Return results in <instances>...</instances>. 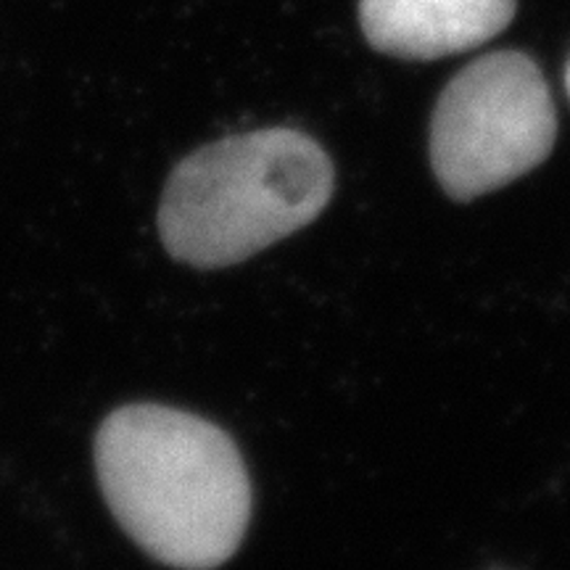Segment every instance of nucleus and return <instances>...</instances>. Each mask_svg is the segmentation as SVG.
I'll return each mask as SVG.
<instances>
[{
    "label": "nucleus",
    "instance_id": "obj_1",
    "mask_svg": "<svg viewBox=\"0 0 570 570\" xmlns=\"http://www.w3.org/2000/svg\"><path fill=\"white\" fill-rule=\"evenodd\" d=\"M96 473L111 515L154 560L212 570L252 520V481L223 428L161 404L114 410L96 433Z\"/></svg>",
    "mask_w": 570,
    "mask_h": 570
},
{
    "label": "nucleus",
    "instance_id": "obj_2",
    "mask_svg": "<svg viewBox=\"0 0 570 570\" xmlns=\"http://www.w3.org/2000/svg\"><path fill=\"white\" fill-rule=\"evenodd\" d=\"M336 173L309 135L269 127L185 156L169 175L159 235L169 256L198 269L230 267L317 219Z\"/></svg>",
    "mask_w": 570,
    "mask_h": 570
},
{
    "label": "nucleus",
    "instance_id": "obj_3",
    "mask_svg": "<svg viewBox=\"0 0 570 570\" xmlns=\"http://www.w3.org/2000/svg\"><path fill=\"white\" fill-rule=\"evenodd\" d=\"M558 114L537 61L520 51L481 56L446 85L431 119V164L441 188L473 202L552 154Z\"/></svg>",
    "mask_w": 570,
    "mask_h": 570
},
{
    "label": "nucleus",
    "instance_id": "obj_4",
    "mask_svg": "<svg viewBox=\"0 0 570 570\" xmlns=\"http://www.w3.org/2000/svg\"><path fill=\"white\" fill-rule=\"evenodd\" d=\"M512 17L515 0H360V24L370 46L410 61L479 48Z\"/></svg>",
    "mask_w": 570,
    "mask_h": 570
},
{
    "label": "nucleus",
    "instance_id": "obj_5",
    "mask_svg": "<svg viewBox=\"0 0 570 570\" xmlns=\"http://www.w3.org/2000/svg\"><path fill=\"white\" fill-rule=\"evenodd\" d=\"M566 85H568V96H570V63H568V71H566Z\"/></svg>",
    "mask_w": 570,
    "mask_h": 570
}]
</instances>
